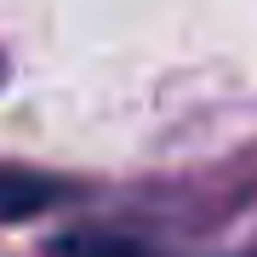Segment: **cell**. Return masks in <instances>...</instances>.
<instances>
[{"label":"cell","instance_id":"cell-1","mask_svg":"<svg viewBox=\"0 0 257 257\" xmlns=\"http://www.w3.org/2000/svg\"><path fill=\"white\" fill-rule=\"evenodd\" d=\"M57 200L46 177H29V172H0V217H29L35 206Z\"/></svg>","mask_w":257,"mask_h":257},{"label":"cell","instance_id":"cell-2","mask_svg":"<svg viewBox=\"0 0 257 257\" xmlns=\"http://www.w3.org/2000/svg\"><path fill=\"white\" fill-rule=\"evenodd\" d=\"M57 257H160V251L138 246V240H114V234H69L57 240Z\"/></svg>","mask_w":257,"mask_h":257}]
</instances>
